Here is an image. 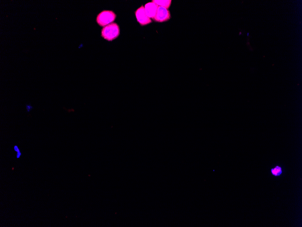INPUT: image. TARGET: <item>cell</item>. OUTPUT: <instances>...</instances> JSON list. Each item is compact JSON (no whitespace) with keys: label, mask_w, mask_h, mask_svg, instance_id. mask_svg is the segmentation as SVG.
I'll use <instances>...</instances> for the list:
<instances>
[{"label":"cell","mask_w":302,"mask_h":227,"mask_svg":"<svg viewBox=\"0 0 302 227\" xmlns=\"http://www.w3.org/2000/svg\"><path fill=\"white\" fill-rule=\"evenodd\" d=\"M116 15L111 11H103L99 14L97 16V22L102 27L106 26L113 23L116 20Z\"/></svg>","instance_id":"7a4b0ae2"},{"label":"cell","mask_w":302,"mask_h":227,"mask_svg":"<svg viewBox=\"0 0 302 227\" xmlns=\"http://www.w3.org/2000/svg\"><path fill=\"white\" fill-rule=\"evenodd\" d=\"M26 108L27 112H29L33 109V107L31 105H26Z\"/></svg>","instance_id":"ba28073f"},{"label":"cell","mask_w":302,"mask_h":227,"mask_svg":"<svg viewBox=\"0 0 302 227\" xmlns=\"http://www.w3.org/2000/svg\"><path fill=\"white\" fill-rule=\"evenodd\" d=\"M272 175L275 177L279 176L283 174V170L282 167L279 165H276V167L271 169Z\"/></svg>","instance_id":"52a82bcc"},{"label":"cell","mask_w":302,"mask_h":227,"mask_svg":"<svg viewBox=\"0 0 302 227\" xmlns=\"http://www.w3.org/2000/svg\"><path fill=\"white\" fill-rule=\"evenodd\" d=\"M171 17L170 12L168 10L163 7H159L154 19V21L157 22H164L169 20Z\"/></svg>","instance_id":"277c9868"},{"label":"cell","mask_w":302,"mask_h":227,"mask_svg":"<svg viewBox=\"0 0 302 227\" xmlns=\"http://www.w3.org/2000/svg\"><path fill=\"white\" fill-rule=\"evenodd\" d=\"M21 152L19 151V152H17V155H16V157L17 158H19L21 156Z\"/></svg>","instance_id":"30bf717a"},{"label":"cell","mask_w":302,"mask_h":227,"mask_svg":"<svg viewBox=\"0 0 302 227\" xmlns=\"http://www.w3.org/2000/svg\"><path fill=\"white\" fill-rule=\"evenodd\" d=\"M137 22L141 26H146L152 23V21L149 18L145 12L144 6H142L137 9L135 12Z\"/></svg>","instance_id":"3957f363"},{"label":"cell","mask_w":302,"mask_h":227,"mask_svg":"<svg viewBox=\"0 0 302 227\" xmlns=\"http://www.w3.org/2000/svg\"><path fill=\"white\" fill-rule=\"evenodd\" d=\"M152 1L157 4L158 6H159V7H163L167 9L169 8L171 4H172L171 0H165V1H164V0H162V1L153 0Z\"/></svg>","instance_id":"8992f818"},{"label":"cell","mask_w":302,"mask_h":227,"mask_svg":"<svg viewBox=\"0 0 302 227\" xmlns=\"http://www.w3.org/2000/svg\"><path fill=\"white\" fill-rule=\"evenodd\" d=\"M14 149L15 151H16V152H19V151H20V149H19V147H18V146H17V145H15V146H14Z\"/></svg>","instance_id":"9c48e42d"},{"label":"cell","mask_w":302,"mask_h":227,"mask_svg":"<svg viewBox=\"0 0 302 227\" xmlns=\"http://www.w3.org/2000/svg\"><path fill=\"white\" fill-rule=\"evenodd\" d=\"M158 7L159 6L157 4L153 1L147 3L145 5L144 8L147 16L150 19L151 18L154 19L156 15Z\"/></svg>","instance_id":"5b68a950"},{"label":"cell","mask_w":302,"mask_h":227,"mask_svg":"<svg viewBox=\"0 0 302 227\" xmlns=\"http://www.w3.org/2000/svg\"><path fill=\"white\" fill-rule=\"evenodd\" d=\"M249 33H247V36H248V35H249Z\"/></svg>","instance_id":"8fae6325"},{"label":"cell","mask_w":302,"mask_h":227,"mask_svg":"<svg viewBox=\"0 0 302 227\" xmlns=\"http://www.w3.org/2000/svg\"><path fill=\"white\" fill-rule=\"evenodd\" d=\"M120 34L119 26L116 23H112L103 28L102 36L109 41H111L116 39Z\"/></svg>","instance_id":"6da1fadb"}]
</instances>
